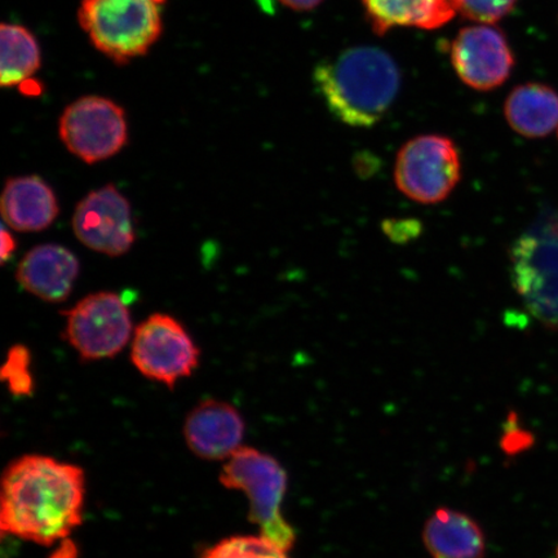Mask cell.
I'll return each mask as SVG.
<instances>
[{
  "mask_svg": "<svg viewBox=\"0 0 558 558\" xmlns=\"http://www.w3.org/2000/svg\"><path fill=\"white\" fill-rule=\"evenodd\" d=\"M86 476L81 466L46 456H24L7 466L0 495L3 534L51 547L83 522Z\"/></svg>",
  "mask_w": 558,
  "mask_h": 558,
  "instance_id": "1",
  "label": "cell"
},
{
  "mask_svg": "<svg viewBox=\"0 0 558 558\" xmlns=\"http://www.w3.org/2000/svg\"><path fill=\"white\" fill-rule=\"evenodd\" d=\"M313 82L337 120L354 129H372L399 96L401 72L386 51L357 46L320 61Z\"/></svg>",
  "mask_w": 558,
  "mask_h": 558,
  "instance_id": "2",
  "label": "cell"
},
{
  "mask_svg": "<svg viewBox=\"0 0 558 558\" xmlns=\"http://www.w3.org/2000/svg\"><path fill=\"white\" fill-rule=\"evenodd\" d=\"M167 0H82L78 23L97 51L116 64L143 58L163 33Z\"/></svg>",
  "mask_w": 558,
  "mask_h": 558,
  "instance_id": "3",
  "label": "cell"
},
{
  "mask_svg": "<svg viewBox=\"0 0 558 558\" xmlns=\"http://www.w3.org/2000/svg\"><path fill=\"white\" fill-rule=\"evenodd\" d=\"M220 483L229 490L246 495L248 520L260 527V535L289 550L296 541L295 530L283 519L281 508L288 490V473L275 458L254 448L236 450L222 466Z\"/></svg>",
  "mask_w": 558,
  "mask_h": 558,
  "instance_id": "4",
  "label": "cell"
},
{
  "mask_svg": "<svg viewBox=\"0 0 558 558\" xmlns=\"http://www.w3.org/2000/svg\"><path fill=\"white\" fill-rule=\"evenodd\" d=\"M460 179L462 157L450 137L417 136L404 144L397 155L395 183L417 204H439L456 190Z\"/></svg>",
  "mask_w": 558,
  "mask_h": 558,
  "instance_id": "5",
  "label": "cell"
},
{
  "mask_svg": "<svg viewBox=\"0 0 558 558\" xmlns=\"http://www.w3.org/2000/svg\"><path fill=\"white\" fill-rule=\"evenodd\" d=\"M59 135L65 148L82 162L99 163L128 145V116L108 97L83 96L62 111Z\"/></svg>",
  "mask_w": 558,
  "mask_h": 558,
  "instance_id": "6",
  "label": "cell"
},
{
  "mask_svg": "<svg viewBox=\"0 0 558 558\" xmlns=\"http://www.w3.org/2000/svg\"><path fill=\"white\" fill-rule=\"evenodd\" d=\"M199 359L190 332L169 314H151L136 327L131 361L146 379L173 388L194 373Z\"/></svg>",
  "mask_w": 558,
  "mask_h": 558,
  "instance_id": "7",
  "label": "cell"
},
{
  "mask_svg": "<svg viewBox=\"0 0 558 558\" xmlns=\"http://www.w3.org/2000/svg\"><path fill=\"white\" fill-rule=\"evenodd\" d=\"M64 316V337L82 361L113 359L131 339L130 311L114 292L101 291L83 298Z\"/></svg>",
  "mask_w": 558,
  "mask_h": 558,
  "instance_id": "8",
  "label": "cell"
},
{
  "mask_svg": "<svg viewBox=\"0 0 558 558\" xmlns=\"http://www.w3.org/2000/svg\"><path fill=\"white\" fill-rule=\"evenodd\" d=\"M72 226L83 246L110 257L128 254L136 241L130 202L111 184L80 201Z\"/></svg>",
  "mask_w": 558,
  "mask_h": 558,
  "instance_id": "9",
  "label": "cell"
},
{
  "mask_svg": "<svg viewBox=\"0 0 558 558\" xmlns=\"http://www.w3.org/2000/svg\"><path fill=\"white\" fill-rule=\"evenodd\" d=\"M450 56L460 81L481 93L504 85L514 66L506 34L495 25L463 27L452 40Z\"/></svg>",
  "mask_w": 558,
  "mask_h": 558,
  "instance_id": "10",
  "label": "cell"
},
{
  "mask_svg": "<svg viewBox=\"0 0 558 558\" xmlns=\"http://www.w3.org/2000/svg\"><path fill=\"white\" fill-rule=\"evenodd\" d=\"M244 422L232 404L206 400L186 416L184 437L187 448L205 460H225L242 448Z\"/></svg>",
  "mask_w": 558,
  "mask_h": 558,
  "instance_id": "11",
  "label": "cell"
},
{
  "mask_svg": "<svg viewBox=\"0 0 558 558\" xmlns=\"http://www.w3.org/2000/svg\"><path fill=\"white\" fill-rule=\"evenodd\" d=\"M81 265L61 244H39L26 253L16 270L21 288L47 303H61L72 294Z\"/></svg>",
  "mask_w": 558,
  "mask_h": 558,
  "instance_id": "12",
  "label": "cell"
},
{
  "mask_svg": "<svg viewBox=\"0 0 558 558\" xmlns=\"http://www.w3.org/2000/svg\"><path fill=\"white\" fill-rule=\"evenodd\" d=\"M0 211L7 227L21 233H35L50 228L58 219L59 202L44 179L27 174L5 181Z\"/></svg>",
  "mask_w": 558,
  "mask_h": 558,
  "instance_id": "13",
  "label": "cell"
},
{
  "mask_svg": "<svg viewBox=\"0 0 558 558\" xmlns=\"http://www.w3.org/2000/svg\"><path fill=\"white\" fill-rule=\"evenodd\" d=\"M375 34L386 35L399 26L435 31L456 17L457 0H360Z\"/></svg>",
  "mask_w": 558,
  "mask_h": 558,
  "instance_id": "14",
  "label": "cell"
},
{
  "mask_svg": "<svg viewBox=\"0 0 558 558\" xmlns=\"http://www.w3.org/2000/svg\"><path fill=\"white\" fill-rule=\"evenodd\" d=\"M424 546L434 558H484L486 539L483 529L471 515L438 508L425 522Z\"/></svg>",
  "mask_w": 558,
  "mask_h": 558,
  "instance_id": "15",
  "label": "cell"
},
{
  "mask_svg": "<svg viewBox=\"0 0 558 558\" xmlns=\"http://www.w3.org/2000/svg\"><path fill=\"white\" fill-rule=\"evenodd\" d=\"M505 114L519 135L529 138L547 136L558 128V94L542 83H525L509 94Z\"/></svg>",
  "mask_w": 558,
  "mask_h": 558,
  "instance_id": "16",
  "label": "cell"
},
{
  "mask_svg": "<svg viewBox=\"0 0 558 558\" xmlns=\"http://www.w3.org/2000/svg\"><path fill=\"white\" fill-rule=\"evenodd\" d=\"M0 85L3 88L21 87L29 82L41 66L38 39L19 24L0 26Z\"/></svg>",
  "mask_w": 558,
  "mask_h": 558,
  "instance_id": "17",
  "label": "cell"
},
{
  "mask_svg": "<svg viewBox=\"0 0 558 558\" xmlns=\"http://www.w3.org/2000/svg\"><path fill=\"white\" fill-rule=\"evenodd\" d=\"M201 558H289L286 550L264 536L239 535L216 544Z\"/></svg>",
  "mask_w": 558,
  "mask_h": 558,
  "instance_id": "18",
  "label": "cell"
},
{
  "mask_svg": "<svg viewBox=\"0 0 558 558\" xmlns=\"http://www.w3.org/2000/svg\"><path fill=\"white\" fill-rule=\"evenodd\" d=\"M2 380L12 395L24 397L33 393L32 353L25 345L12 347L2 368Z\"/></svg>",
  "mask_w": 558,
  "mask_h": 558,
  "instance_id": "19",
  "label": "cell"
},
{
  "mask_svg": "<svg viewBox=\"0 0 558 558\" xmlns=\"http://www.w3.org/2000/svg\"><path fill=\"white\" fill-rule=\"evenodd\" d=\"M458 13L474 23L495 25L514 10L518 0H457Z\"/></svg>",
  "mask_w": 558,
  "mask_h": 558,
  "instance_id": "20",
  "label": "cell"
},
{
  "mask_svg": "<svg viewBox=\"0 0 558 558\" xmlns=\"http://www.w3.org/2000/svg\"><path fill=\"white\" fill-rule=\"evenodd\" d=\"M526 445V434L525 432H520L518 427H514L513 429L508 428L506 436L501 439V448L509 453L525 449Z\"/></svg>",
  "mask_w": 558,
  "mask_h": 558,
  "instance_id": "21",
  "label": "cell"
},
{
  "mask_svg": "<svg viewBox=\"0 0 558 558\" xmlns=\"http://www.w3.org/2000/svg\"><path fill=\"white\" fill-rule=\"evenodd\" d=\"M0 239H2L0 240V262L4 265L15 254L17 242L5 226L2 227V236Z\"/></svg>",
  "mask_w": 558,
  "mask_h": 558,
  "instance_id": "22",
  "label": "cell"
},
{
  "mask_svg": "<svg viewBox=\"0 0 558 558\" xmlns=\"http://www.w3.org/2000/svg\"><path fill=\"white\" fill-rule=\"evenodd\" d=\"M390 222V226L392 227H386V232L389 236H392L393 240H399L401 239L402 241H404V239H411V236H414L415 235V232L414 230L415 229H418V228H415V222L414 221H411V225L409 227H407L409 225L410 221H400V222H393V221H389Z\"/></svg>",
  "mask_w": 558,
  "mask_h": 558,
  "instance_id": "23",
  "label": "cell"
},
{
  "mask_svg": "<svg viewBox=\"0 0 558 558\" xmlns=\"http://www.w3.org/2000/svg\"><path fill=\"white\" fill-rule=\"evenodd\" d=\"M279 2L292 11L306 12L317 9L324 0H279Z\"/></svg>",
  "mask_w": 558,
  "mask_h": 558,
  "instance_id": "24",
  "label": "cell"
},
{
  "mask_svg": "<svg viewBox=\"0 0 558 558\" xmlns=\"http://www.w3.org/2000/svg\"><path fill=\"white\" fill-rule=\"evenodd\" d=\"M68 544L69 543H65L64 548L58 550L52 558H74L75 548L72 543H70L69 547Z\"/></svg>",
  "mask_w": 558,
  "mask_h": 558,
  "instance_id": "25",
  "label": "cell"
},
{
  "mask_svg": "<svg viewBox=\"0 0 558 558\" xmlns=\"http://www.w3.org/2000/svg\"><path fill=\"white\" fill-rule=\"evenodd\" d=\"M557 558H558V549H557Z\"/></svg>",
  "mask_w": 558,
  "mask_h": 558,
  "instance_id": "26",
  "label": "cell"
}]
</instances>
